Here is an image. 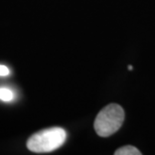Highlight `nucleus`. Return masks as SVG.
I'll list each match as a JSON object with an SVG mask.
<instances>
[{"label":"nucleus","instance_id":"423d86ee","mask_svg":"<svg viewBox=\"0 0 155 155\" xmlns=\"http://www.w3.org/2000/svg\"><path fill=\"white\" fill-rule=\"evenodd\" d=\"M128 70H129V71H132V70H133V67H132V66H130V64H129V66H128Z\"/></svg>","mask_w":155,"mask_h":155},{"label":"nucleus","instance_id":"20e7f679","mask_svg":"<svg viewBox=\"0 0 155 155\" xmlns=\"http://www.w3.org/2000/svg\"><path fill=\"white\" fill-rule=\"evenodd\" d=\"M14 99V94L8 88H0V100L3 102H11Z\"/></svg>","mask_w":155,"mask_h":155},{"label":"nucleus","instance_id":"39448f33","mask_svg":"<svg viewBox=\"0 0 155 155\" xmlns=\"http://www.w3.org/2000/svg\"><path fill=\"white\" fill-rule=\"evenodd\" d=\"M10 74V71L7 67L5 66H2L0 64V77H5V76H8Z\"/></svg>","mask_w":155,"mask_h":155},{"label":"nucleus","instance_id":"f03ea898","mask_svg":"<svg viewBox=\"0 0 155 155\" xmlns=\"http://www.w3.org/2000/svg\"><path fill=\"white\" fill-rule=\"evenodd\" d=\"M125 118L123 108L118 104H110L103 108L95 119L94 128L101 137H109L122 126Z\"/></svg>","mask_w":155,"mask_h":155},{"label":"nucleus","instance_id":"f257e3e1","mask_svg":"<svg viewBox=\"0 0 155 155\" xmlns=\"http://www.w3.org/2000/svg\"><path fill=\"white\" fill-rule=\"evenodd\" d=\"M66 140V130L61 127H51L30 136L26 142V146L32 152L48 153L63 146Z\"/></svg>","mask_w":155,"mask_h":155},{"label":"nucleus","instance_id":"7ed1b4c3","mask_svg":"<svg viewBox=\"0 0 155 155\" xmlns=\"http://www.w3.org/2000/svg\"><path fill=\"white\" fill-rule=\"evenodd\" d=\"M116 155H141V151H139L134 146H131V145H127V146H123L117 149L115 151Z\"/></svg>","mask_w":155,"mask_h":155}]
</instances>
